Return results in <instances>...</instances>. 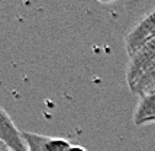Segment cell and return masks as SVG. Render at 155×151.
I'll use <instances>...</instances> for the list:
<instances>
[{"instance_id":"cell-2","label":"cell","mask_w":155,"mask_h":151,"mask_svg":"<svg viewBox=\"0 0 155 151\" xmlns=\"http://www.w3.org/2000/svg\"><path fill=\"white\" fill-rule=\"evenodd\" d=\"M155 60V39L145 44L142 48H139L135 54L129 57V64L126 70V82L129 89L138 82V79L142 76L145 69Z\"/></svg>"},{"instance_id":"cell-5","label":"cell","mask_w":155,"mask_h":151,"mask_svg":"<svg viewBox=\"0 0 155 151\" xmlns=\"http://www.w3.org/2000/svg\"><path fill=\"white\" fill-rule=\"evenodd\" d=\"M134 122L136 126L155 122V92L139 99L134 113Z\"/></svg>"},{"instance_id":"cell-3","label":"cell","mask_w":155,"mask_h":151,"mask_svg":"<svg viewBox=\"0 0 155 151\" xmlns=\"http://www.w3.org/2000/svg\"><path fill=\"white\" fill-rule=\"evenodd\" d=\"M0 141L5 143L12 151H29L23 132L18 129L12 118L3 108L0 109Z\"/></svg>"},{"instance_id":"cell-7","label":"cell","mask_w":155,"mask_h":151,"mask_svg":"<svg viewBox=\"0 0 155 151\" xmlns=\"http://www.w3.org/2000/svg\"><path fill=\"white\" fill-rule=\"evenodd\" d=\"M68 151H87V150L84 147H81V145H71Z\"/></svg>"},{"instance_id":"cell-8","label":"cell","mask_w":155,"mask_h":151,"mask_svg":"<svg viewBox=\"0 0 155 151\" xmlns=\"http://www.w3.org/2000/svg\"><path fill=\"white\" fill-rule=\"evenodd\" d=\"M0 151H12V150H10L5 143H2V141H0Z\"/></svg>"},{"instance_id":"cell-4","label":"cell","mask_w":155,"mask_h":151,"mask_svg":"<svg viewBox=\"0 0 155 151\" xmlns=\"http://www.w3.org/2000/svg\"><path fill=\"white\" fill-rule=\"evenodd\" d=\"M23 138L26 141L29 151H68L73 145L65 138L47 137L26 131H23Z\"/></svg>"},{"instance_id":"cell-6","label":"cell","mask_w":155,"mask_h":151,"mask_svg":"<svg viewBox=\"0 0 155 151\" xmlns=\"http://www.w3.org/2000/svg\"><path fill=\"white\" fill-rule=\"evenodd\" d=\"M130 90L141 97L155 92V60L145 69L142 76L138 79V82L130 87Z\"/></svg>"},{"instance_id":"cell-1","label":"cell","mask_w":155,"mask_h":151,"mask_svg":"<svg viewBox=\"0 0 155 151\" xmlns=\"http://www.w3.org/2000/svg\"><path fill=\"white\" fill-rule=\"evenodd\" d=\"M155 39V9L136 23L125 36L126 52L130 57L145 44Z\"/></svg>"}]
</instances>
